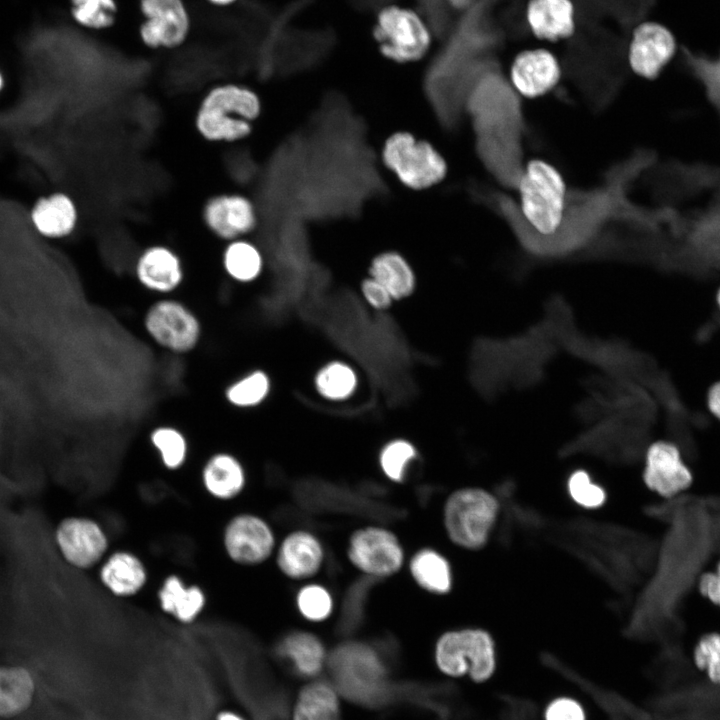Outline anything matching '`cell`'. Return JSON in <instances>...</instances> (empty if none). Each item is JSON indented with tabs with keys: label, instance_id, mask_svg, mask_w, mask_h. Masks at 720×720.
<instances>
[{
	"label": "cell",
	"instance_id": "1",
	"mask_svg": "<svg viewBox=\"0 0 720 720\" xmlns=\"http://www.w3.org/2000/svg\"><path fill=\"white\" fill-rule=\"evenodd\" d=\"M262 102L255 90L236 82L216 84L203 95L194 126L210 143H234L249 137L253 121L261 114Z\"/></svg>",
	"mask_w": 720,
	"mask_h": 720
},
{
	"label": "cell",
	"instance_id": "2",
	"mask_svg": "<svg viewBox=\"0 0 720 720\" xmlns=\"http://www.w3.org/2000/svg\"><path fill=\"white\" fill-rule=\"evenodd\" d=\"M616 198L605 189L574 191L567 195L565 211L556 232L538 237L514 227L522 243L541 255H562L585 244L600 231L613 215Z\"/></svg>",
	"mask_w": 720,
	"mask_h": 720
},
{
	"label": "cell",
	"instance_id": "3",
	"mask_svg": "<svg viewBox=\"0 0 720 720\" xmlns=\"http://www.w3.org/2000/svg\"><path fill=\"white\" fill-rule=\"evenodd\" d=\"M517 189L520 208L508 213L509 223L538 237L554 234L568 195L560 172L545 161L532 160L524 167Z\"/></svg>",
	"mask_w": 720,
	"mask_h": 720
},
{
	"label": "cell",
	"instance_id": "4",
	"mask_svg": "<svg viewBox=\"0 0 720 720\" xmlns=\"http://www.w3.org/2000/svg\"><path fill=\"white\" fill-rule=\"evenodd\" d=\"M498 514V502L480 488H462L450 494L443 508L449 539L465 549H478L488 540Z\"/></svg>",
	"mask_w": 720,
	"mask_h": 720
},
{
	"label": "cell",
	"instance_id": "5",
	"mask_svg": "<svg viewBox=\"0 0 720 720\" xmlns=\"http://www.w3.org/2000/svg\"><path fill=\"white\" fill-rule=\"evenodd\" d=\"M372 33L381 54L399 64L420 60L431 45V30L424 18L393 4L378 11Z\"/></svg>",
	"mask_w": 720,
	"mask_h": 720
},
{
	"label": "cell",
	"instance_id": "6",
	"mask_svg": "<svg viewBox=\"0 0 720 720\" xmlns=\"http://www.w3.org/2000/svg\"><path fill=\"white\" fill-rule=\"evenodd\" d=\"M382 159L402 184L414 190L439 183L447 173L446 161L433 145L408 132H397L386 139Z\"/></svg>",
	"mask_w": 720,
	"mask_h": 720
},
{
	"label": "cell",
	"instance_id": "7",
	"mask_svg": "<svg viewBox=\"0 0 720 720\" xmlns=\"http://www.w3.org/2000/svg\"><path fill=\"white\" fill-rule=\"evenodd\" d=\"M435 661L446 675L459 677L469 674L474 681H486L494 673L496 665L493 639L481 629L445 632L437 640Z\"/></svg>",
	"mask_w": 720,
	"mask_h": 720
},
{
	"label": "cell",
	"instance_id": "8",
	"mask_svg": "<svg viewBox=\"0 0 720 720\" xmlns=\"http://www.w3.org/2000/svg\"><path fill=\"white\" fill-rule=\"evenodd\" d=\"M136 8V35L145 48L175 50L189 40L194 23L186 0H136Z\"/></svg>",
	"mask_w": 720,
	"mask_h": 720
},
{
	"label": "cell",
	"instance_id": "9",
	"mask_svg": "<svg viewBox=\"0 0 720 720\" xmlns=\"http://www.w3.org/2000/svg\"><path fill=\"white\" fill-rule=\"evenodd\" d=\"M143 323L146 333L158 346L176 354L195 349L202 335L197 315L173 298H161L152 303Z\"/></svg>",
	"mask_w": 720,
	"mask_h": 720
},
{
	"label": "cell",
	"instance_id": "10",
	"mask_svg": "<svg viewBox=\"0 0 720 720\" xmlns=\"http://www.w3.org/2000/svg\"><path fill=\"white\" fill-rule=\"evenodd\" d=\"M346 554L351 565L365 576L390 577L405 563V552L398 536L376 525L356 529L349 537Z\"/></svg>",
	"mask_w": 720,
	"mask_h": 720
},
{
	"label": "cell",
	"instance_id": "11",
	"mask_svg": "<svg viewBox=\"0 0 720 720\" xmlns=\"http://www.w3.org/2000/svg\"><path fill=\"white\" fill-rule=\"evenodd\" d=\"M466 107L474 130L517 128L524 130V119L516 93L495 76L482 78L470 90Z\"/></svg>",
	"mask_w": 720,
	"mask_h": 720
},
{
	"label": "cell",
	"instance_id": "12",
	"mask_svg": "<svg viewBox=\"0 0 720 720\" xmlns=\"http://www.w3.org/2000/svg\"><path fill=\"white\" fill-rule=\"evenodd\" d=\"M642 478L651 492L664 499L688 491L695 479L680 446L668 439L656 440L647 447Z\"/></svg>",
	"mask_w": 720,
	"mask_h": 720
},
{
	"label": "cell",
	"instance_id": "13",
	"mask_svg": "<svg viewBox=\"0 0 720 720\" xmlns=\"http://www.w3.org/2000/svg\"><path fill=\"white\" fill-rule=\"evenodd\" d=\"M480 160L502 185L517 189L524 171L522 133L516 128L475 130Z\"/></svg>",
	"mask_w": 720,
	"mask_h": 720
},
{
	"label": "cell",
	"instance_id": "14",
	"mask_svg": "<svg viewBox=\"0 0 720 720\" xmlns=\"http://www.w3.org/2000/svg\"><path fill=\"white\" fill-rule=\"evenodd\" d=\"M43 687L37 668L0 663V720H29L40 713Z\"/></svg>",
	"mask_w": 720,
	"mask_h": 720
},
{
	"label": "cell",
	"instance_id": "15",
	"mask_svg": "<svg viewBox=\"0 0 720 720\" xmlns=\"http://www.w3.org/2000/svg\"><path fill=\"white\" fill-rule=\"evenodd\" d=\"M54 539L64 560L77 569L93 567L108 548V539L102 527L87 517L62 519L55 529Z\"/></svg>",
	"mask_w": 720,
	"mask_h": 720
},
{
	"label": "cell",
	"instance_id": "16",
	"mask_svg": "<svg viewBox=\"0 0 720 720\" xmlns=\"http://www.w3.org/2000/svg\"><path fill=\"white\" fill-rule=\"evenodd\" d=\"M223 541L228 556L242 565L265 562L276 545L270 525L263 518L249 513L239 514L229 521Z\"/></svg>",
	"mask_w": 720,
	"mask_h": 720
},
{
	"label": "cell",
	"instance_id": "17",
	"mask_svg": "<svg viewBox=\"0 0 720 720\" xmlns=\"http://www.w3.org/2000/svg\"><path fill=\"white\" fill-rule=\"evenodd\" d=\"M202 220L216 238L232 241L244 238L257 225L253 202L240 193H220L208 198L202 209Z\"/></svg>",
	"mask_w": 720,
	"mask_h": 720
},
{
	"label": "cell",
	"instance_id": "18",
	"mask_svg": "<svg viewBox=\"0 0 720 720\" xmlns=\"http://www.w3.org/2000/svg\"><path fill=\"white\" fill-rule=\"evenodd\" d=\"M675 51L676 41L669 29L656 22H644L632 33L629 66L638 76L655 79L672 60Z\"/></svg>",
	"mask_w": 720,
	"mask_h": 720
},
{
	"label": "cell",
	"instance_id": "19",
	"mask_svg": "<svg viewBox=\"0 0 720 720\" xmlns=\"http://www.w3.org/2000/svg\"><path fill=\"white\" fill-rule=\"evenodd\" d=\"M134 273L143 288L161 295L176 291L185 276L180 255L164 244L146 247L135 261Z\"/></svg>",
	"mask_w": 720,
	"mask_h": 720
},
{
	"label": "cell",
	"instance_id": "20",
	"mask_svg": "<svg viewBox=\"0 0 720 720\" xmlns=\"http://www.w3.org/2000/svg\"><path fill=\"white\" fill-rule=\"evenodd\" d=\"M325 560L323 544L318 536L305 529L288 533L281 541L276 564L283 575L305 581L315 577Z\"/></svg>",
	"mask_w": 720,
	"mask_h": 720
},
{
	"label": "cell",
	"instance_id": "21",
	"mask_svg": "<svg viewBox=\"0 0 720 720\" xmlns=\"http://www.w3.org/2000/svg\"><path fill=\"white\" fill-rule=\"evenodd\" d=\"M510 76L516 91L532 98L546 94L557 85L561 68L557 58L549 50L528 49L516 55Z\"/></svg>",
	"mask_w": 720,
	"mask_h": 720
},
{
	"label": "cell",
	"instance_id": "22",
	"mask_svg": "<svg viewBox=\"0 0 720 720\" xmlns=\"http://www.w3.org/2000/svg\"><path fill=\"white\" fill-rule=\"evenodd\" d=\"M526 18L533 35L541 40L555 42L575 33L571 0H529Z\"/></svg>",
	"mask_w": 720,
	"mask_h": 720
},
{
	"label": "cell",
	"instance_id": "23",
	"mask_svg": "<svg viewBox=\"0 0 720 720\" xmlns=\"http://www.w3.org/2000/svg\"><path fill=\"white\" fill-rule=\"evenodd\" d=\"M202 482L213 497L221 500L232 499L244 489L245 470L234 455L216 453L207 460L202 469Z\"/></svg>",
	"mask_w": 720,
	"mask_h": 720
},
{
	"label": "cell",
	"instance_id": "24",
	"mask_svg": "<svg viewBox=\"0 0 720 720\" xmlns=\"http://www.w3.org/2000/svg\"><path fill=\"white\" fill-rule=\"evenodd\" d=\"M100 579L111 593L127 597L143 588L147 580V572L136 555L127 551H117L110 555L101 567Z\"/></svg>",
	"mask_w": 720,
	"mask_h": 720
},
{
	"label": "cell",
	"instance_id": "25",
	"mask_svg": "<svg viewBox=\"0 0 720 720\" xmlns=\"http://www.w3.org/2000/svg\"><path fill=\"white\" fill-rule=\"evenodd\" d=\"M408 569L415 584L425 592L443 595L451 590V566L446 557L433 548L417 550L409 559Z\"/></svg>",
	"mask_w": 720,
	"mask_h": 720
},
{
	"label": "cell",
	"instance_id": "26",
	"mask_svg": "<svg viewBox=\"0 0 720 720\" xmlns=\"http://www.w3.org/2000/svg\"><path fill=\"white\" fill-rule=\"evenodd\" d=\"M32 219L42 234L61 238L71 234L75 229L78 212L69 196L56 193L38 201L33 209Z\"/></svg>",
	"mask_w": 720,
	"mask_h": 720
},
{
	"label": "cell",
	"instance_id": "27",
	"mask_svg": "<svg viewBox=\"0 0 720 720\" xmlns=\"http://www.w3.org/2000/svg\"><path fill=\"white\" fill-rule=\"evenodd\" d=\"M158 596L162 610L182 623L194 621L206 603L205 594L200 587L186 586L177 575H170L165 579Z\"/></svg>",
	"mask_w": 720,
	"mask_h": 720
},
{
	"label": "cell",
	"instance_id": "28",
	"mask_svg": "<svg viewBox=\"0 0 720 720\" xmlns=\"http://www.w3.org/2000/svg\"><path fill=\"white\" fill-rule=\"evenodd\" d=\"M280 655L293 664L296 671L306 677L317 675L326 660L321 640L311 632L294 631L286 635L278 648Z\"/></svg>",
	"mask_w": 720,
	"mask_h": 720
},
{
	"label": "cell",
	"instance_id": "29",
	"mask_svg": "<svg viewBox=\"0 0 720 720\" xmlns=\"http://www.w3.org/2000/svg\"><path fill=\"white\" fill-rule=\"evenodd\" d=\"M332 666L345 680L374 681L382 674L376 653L360 643L344 644L332 655Z\"/></svg>",
	"mask_w": 720,
	"mask_h": 720
},
{
	"label": "cell",
	"instance_id": "30",
	"mask_svg": "<svg viewBox=\"0 0 720 720\" xmlns=\"http://www.w3.org/2000/svg\"><path fill=\"white\" fill-rule=\"evenodd\" d=\"M370 277L382 284L393 299L405 298L415 288L411 266L403 256L393 251L383 252L373 259Z\"/></svg>",
	"mask_w": 720,
	"mask_h": 720
},
{
	"label": "cell",
	"instance_id": "31",
	"mask_svg": "<svg viewBox=\"0 0 720 720\" xmlns=\"http://www.w3.org/2000/svg\"><path fill=\"white\" fill-rule=\"evenodd\" d=\"M293 720H340L335 689L323 681L306 685L297 697Z\"/></svg>",
	"mask_w": 720,
	"mask_h": 720
},
{
	"label": "cell",
	"instance_id": "32",
	"mask_svg": "<svg viewBox=\"0 0 720 720\" xmlns=\"http://www.w3.org/2000/svg\"><path fill=\"white\" fill-rule=\"evenodd\" d=\"M221 261L227 276L243 284L255 281L261 275L264 266L259 248L245 238L227 242Z\"/></svg>",
	"mask_w": 720,
	"mask_h": 720
},
{
	"label": "cell",
	"instance_id": "33",
	"mask_svg": "<svg viewBox=\"0 0 720 720\" xmlns=\"http://www.w3.org/2000/svg\"><path fill=\"white\" fill-rule=\"evenodd\" d=\"M119 0H70V14L80 27L91 32H107L119 21Z\"/></svg>",
	"mask_w": 720,
	"mask_h": 720
},
{
	"label": "cell",
	"instance_id": "34",
	"mask_svg": "<svg viewBox=\"0 0 720 720\" xmlns=\"http://www.w3.org/2000/svg\"><path fill=\"white\" fill-rule=\"evenodd\" d=\"M690 660L694 669L712 686L720 688V631L700 634L692 645Z\"/></svg>",
	"mask_w": 720,
	"mask_h": 720
},
{
	"label": "cell",
	"instance_id": "35",
	"mask_svg": "<svg viewBox=\"0 0 720 720\" xmlns=\"http://www.w3.org/2000/svg\"><path fill=\"white\" fill-rule=\"evenodd\" d=\"M271 382L262 370H253L233 381L225 390V399L236 408H253L269 395Z\"/></svg>",
	"mask_w": 720,
	"mask_h": 720
},
{
	"label": "cell",
	"instance_id": "36",
	"mask_svg": "<svg viewBox=\"0 0 720 720\" xmlns=\"http://www.w3.org/2000/svg\"><path fill=\"white\" fill-rule=\"evenodd\" d=\"M295 603L298 613L305 620L313 623L326 621L335 608V601L329 589L315 582L306 583L298 589Z\"/></svg>",
	"mask_w": 720,
	"mask_h": 720
},
{
	"label": "cell",
	"instance_id": "37",
	"mask_svg": "<svg viewBox=\"0 0 720 720\" xmlns=\"http://www.w3.org/2000/svg\"><path fill=\"white\" fill-rule=\"evenodd\" d=\"M318 392L330 400L348 398L357 386L354 370L345 363L331 362L320 369L315 378Z\"/></svg>",
	"mask_w": 720,
	"mask_h": 720
},
{
	"label": "cell",
	"instance_id": "38",
	"mask_svg": "<svg viewBox=\"0 0 720 720\" xmlns=\"http://www.w3.org/2000/svg\"><path fill=\"white\" fill-rule=\"evenodd\" d=\"M150 442L160 455L162 464L169 470L183 466L188 454V442L181 430L171 425H160L150 433Z\"/></svg>",
	"mask_w": 720,
	"mask_h": 720
},
{
	"label": "cell",
	"instance_id": "39",
	"mask_svg": "<svg viewBox=\"0 0 720 720\" xmlns=\"http://www.w3.org/2000/svg\"><path fill=\"white\" fill-rule=\"evenodd\" d=\"M415 458V447L407 440L396 439L382 448L379 465L386 478L399 483L404 480L407 467Z\"/></svg>",
	"mask_w": 720,
	"mask_h": 720
},
{
	"label": "cell",
	"instance_id": "40",
	"mask_svg": "<svg viewBox=\"0 0 720 720\" xmlns=\"http://www.w3.org/2000/svg\"><path fill=\"white\" fill-rule=\"evenodd\" d=\"M568 492L576 504L587 509L598 508L606 500L604 489L594 483L584 470H577L570 475Z\"/></svg>",
	"mask_w": 720,
	"mask_h": 720
},
{
	"label": "cell",
	"instance_id": "41",
	"mask_svg": "<svg viewBox=\"0 0 720 720\" xmlns=\"http://www.w3.org/2000/svg\"><path fill=\"white\" fill-rule=\"evenodd\" d=\"M696 590L704 600L720 609V558L713 568L699 574L696 580Z\"/></svg>",
	"mask_w": 720,
	"mask_h": 720
},
{
	"label": "cell",
	"instance_id": "42",
	"mask_svg": "<svg viewBox=\"0 0 720 720\" xmlns=\"http://www.w3.org/2000/svg\"><path fill=\"white\" fill-rule=\"evenodd\" d=\"M545 720H586L582 706L571 698H558L545 712Z\"/></svg>",
	"mask_w": 720,
	"mask_h": 720
},
{
	"label": "cell",
	"instance_id": "43",
	"mask_svg": "<svg viewBox=\"0 0 720 720\" xmlns=\"http://www.w3.org/2000/svg\"><path fill=\"white\" fill-rule=\"evenodd\" d=\"M361 291L368 304L376 309H386L392 304L393 298L390 293L372 277L362 282Z\"/></svg>",
	"mask_w": 720,
	"mask_h": 720
},
{
	"label": "cell",
	"instance_id": "44",
	"mask_svg": "<svg viewBox=\"0 0 720 720\" xmlns=\"http://www.w3.org/2000/svg\"><path fill=\"white\" fill-rule=\"evenodd\" d=\"M705 403L709 413L720 422V379L708 387Z\"/></svg>",
	"mask_w": 720,
	"mask_h": 720
},
{
	"label": "cell",
	"instance_id": "45",
	"mask_svg": "<svg viewBox=\"0 0 720 720\" xmlns=\"http://www.w3.org/2000/svg\"><path fill=\"white\" fill-rule=\"evenodd\" d=\"M215 720H247L241 714L233 710H221L215 717Z\"/></svg>",
	"mask_w": 720,
	"mask_h": 720
},
{
	"label": "cell",
	"instance_id": "46",
	"mask_svg": "<svg viewBox=\"0 0 720 720\" xmlns=\"http://www.w3.org/2000/svg\"><path fill=\"white\" fill-rule=\"evenodd\" d=\"M208 5L216 8H229L240 0H204Z\"/></svg>",
	"mask_w": 720,
	"mask_h": 720
},
{
	"label": "cell",
	"instance_id": "47",
	"mask_svg": "<svg viewBox=\"0 0 720 720\" xmlns=\"http://www.w3.org/2000/svg\"><path fill=\"white\" fill-rule=\"evenodd\" d=\"M712 71V80L714 86L718 87V89L720 90V59L716 63H714Z\"/></svg>",
	"mask_w": 720,
	"mask_h": 720
},
{
	"label": "cell",
	"instance_id": "48",
	"mask_svg": "<svg viewBox=\"0 0 720 720\" xmlns=\"http://www.w3.org/2000/svg\"><path fill=\"white\" fill-rule=\"evenodd\" d=\"M715 302L720 311V286L717 288L716 293H715Z\"/></svg>",
	"mask_w": 720,
	"mask_h": 720
},
{
	"label": "cell",
	"instance_id": "49",
	"mask_svg": "<svg viewBox=\"0 0 720 720\" xmlns=\"http://www.w3.org/2000/svg\"><path fill=\"white\" fill-rule=\"evenodd\" d=\"M1 86H2V77H1V74H0V88H1Z\"/></svg>",
	"mask_w": 720,
	"mask_h": 720
}]
</instances>
